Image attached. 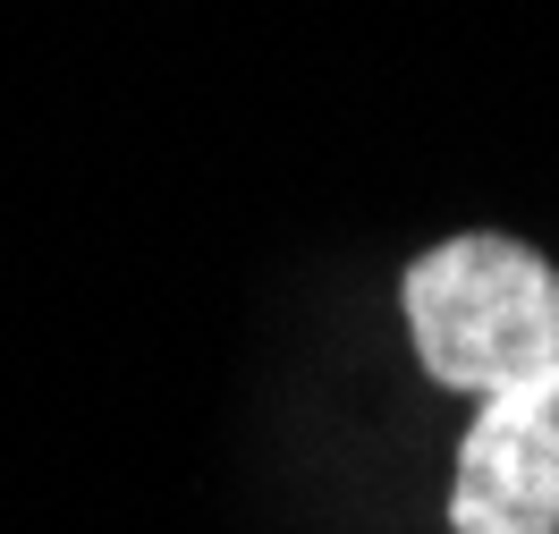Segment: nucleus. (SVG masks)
<instances>
[{
  "mask_svg": "<svg viewBox=\"0 0 559 534\" xmlns=\"http://www.w3.org/2000/svg\"><path fill=\"white\" fill-rule=\"evenodd\" d=\"M399 297L424 373L450 391L491 399L559 373V272L500 229H466L416 254Z\"/></svg>",
  "mask_w": 559,
  "mask_h": 534,
  "instance_id": "1",
  "label": "nucleus"
},
{
  "mask_svg": "<svg viewBox=\"0 0 559 534\" xmlns=\"http://www.w3.org/2000/svg\"><path fill=\"white\" fill-rule=\"evenodd\" d=\"M457 534H559V373L491 391L457 441L450 475Z\"/></svg>",
  "mask_w": 559,
  "mask_h": 534,
  "instance_id": "2",
  "label": "nucleus"
}]
</instances>
